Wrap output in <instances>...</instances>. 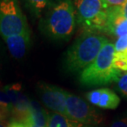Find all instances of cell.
<instances>
[{"instance_id": "1", "label": "cell", "mask_w": 127, "mask_h": 127, "mask_svg": "<svg viewBox=\"0 0 127 127\" xmlns=\"http://www.w3.org/2000/svg\"><path fill=\"white\" fill-rule=\"evenodd\" d=\"M77 25L73 0H53L40 20V30L55 40L71 38Z\"/></svg>"}, {"instance_id": "2", "label": "cell", "mask_w": 127, "mask_h": 127, "mask_svg": "<svg viewBox=\"0 0 127 127\" xmlns=\"http://www.w3.org/2000/svg\"><path fill=\"white\" fill-rule=\"evenodd\" d=\"M107 42L108 39L103 35L84 31L66 52L64 60L65 69L70 72L82 71L95 60Z\"/></svg>"}, {"instance_id": "3", "label": "cell", "mask_w": 127, "mask_h": 127, "mask_svg": "<svg viewBox=\"0 0 127 127\" xmlns=\"http://www.w3.org/2000/svg\"><path fill=\"white\" fill-rule=\"evenodd\" d=\"M114 44L106 43L93 63L80 72L79 81L86 86L105 85L117 82L121 71L113 66Z\"/></svg>"}, {"instance_id": "4", "label": "cell", "mask_w": 127, "mask_h": 127, "mask_svg": "<svg viewBox=\"0 0 127 127\" xmlns=\"http://www.w3.org/2000/svg\"><path fill=\"white\" fill-rule=\"evenodd\" d=\"M77 23L88 32H105L107 7L102 0H74Z\"/></svg>"}, {"instance_id": "5", "label": "cell", "mask_w": 127, "mask_h": 127, "mask_svg": "<svg viewBox=\"0 0 127 127\" xmlns=\"http://www.w3.org/2000/svg\"><path fill=\"white\" fill-rule=\"evenodd\" d=\"M31 31L18 0H0V35L2 39Z\"/></svg>"}, {"instance_id": "6", "label": "cell", "mask_w": 127, "mask_h": 127, "mask_svg": "<svg viewBox=\"0 0 127 127\" xmlns=\"http://www.w3.org/2000/svg\"><path fill=\"white\" fill-rule=\"evenodd\" d=\"M66 117L84 125L92 126L99 124L102 120L101 113L83 98L68 92L66 99Z\"/></svg>"}, {"instance_id": "7", "label": "cell", "mask_w": 127, "mask_h": 127, "mask_svg": "<svg viewBox=\"0 0 127 127\" xmlns=\"http://www.w3.org/2000/svg\"><path fill=\"white\" fill-rule=\"evenodd\" d=\"M11 104V115L16 119L14 121H25L28 117L31 100L23 93L20 83L11 84L3 88Z\"/></svg>"}, {"instance_id": "8", "label": "cell", "mask_w": 127, "mask_h": 127, "mask_svg": "<svg viewBox=\"0 0 127 127\" xmlns=\"http://www.w3.org/2000/svg\"><path fill=\"white\" fill-rule=\"evenodd\" d=\"M39 89L40 99L45 106L56 113L65 116L68 92L58 86L45 83L40 84Z\"/></svg>"}, {"instance_id": "9", "label": "cell", "mask_w": 127, "mask_h": 127, "mask_svg": "<svg viewBox=\"0 0 127 127\" xmlns=\"http://www.w3.org/2000/svg\"><path fill=\"white\" fill-rule=\"evenodd\" d=\"M86 97L92 105L102 109H117L121 102L117 94L108 88H100L91 90L86 94Z\"/></svg>"}, {"instance_id": "10", "label": "cell", "mask_w": 127, "mask_h": 127, "mask_svg": "<svg viewBox=\"0 0 127 127\" xmlns=\"http://www.w3.org/2000/svg\"><path fill=\"white\" fill-rule=\"evenodd\" d=\"M10 54L16 59H21L26 54L31 44V31L22 34L11 35L3 39Z\"/></svg>"}, {"instance_id": "11", "label": "cell", "mask_w": 127, "mask_h": 127, "mask_svg": "<svg viewBox=\"0 0 127 127\" xmlns=\"http://www.w3.org/2000/svg\"><path fill=\"white\" fill-rule=\"evenodd\" d=\"M105 32L117 37L127 36V18L121 13L120 7L107 8Z\"/></svg>"}, {"instance_id": "12", "label": "cell", "mask_w": 127, "mask_h": 127, "mask_svg": "<svg viewBox=\"0 0 127 127\" xmlns=\"http://www.w3.org/2000/svg\"><path fill=\"white\" fill-rule=\"evenodd\" d=\"M46 127H93L92 126L84 125L76 121L71 120L66 116L56 112L50 113L48 115Z\"/></svg>"}, {"instance_id": "13", "label": "cell", "mask_w": 127, "mask_h": 127, "mask_svg": "<svg viewBox=\"0 0 127 127\" xmlns=\"http://www.w3.org/2000/svg\"><path fill=\"white\" fill-rule=\"evenodd\" d=\"M48 115L49 114L45 112V109H43V107L40 106L38 102L31 101L29 114L26 120H28L41 127H46Z\"/></svg>"}, {"instance_id": "14", "label": "cell", "mask_w": 127, "mask_h": 127, "mask_svg": "<svg viewBox=\"0 0 127 127\" xmlns=\"http://www.w3.org/2000/svg\"><path fill=\"white\" fill-rule=\"evenodd\" d=\"M22 1L32 17L37 18L42 17L53 0H22Z\"/></svg>"}, {"instance_id": "15", "label": "cell", "mask_w": 127, "mask_h": 127, "mask_svg": "<svg viewBox=\"0 0 127 127\" xmlns=\"http://www.w3.org/2000/svg\"><path fill=\"white\" fill-rule=\"evenodd\" d=\"M11 114V104L3 88L0 89V121H5Z\"/></svg>"}, {"instance_id": "16", "label": "cell", "mask_w": 127, "mask_h": 127, "mask_svg": "<svg viewBox=\"0 0 127 127\" xmlns=\"http://www.w3.org/2000/svg\"><path fill=\"white\" fill-rule=\"evenodd\" d=\"M113 66L120 71H127V51L116 53L113 58Z\"/></svg>"}, {"instance_id": "17", "label": "cell", "mask_w": 127, "mask_h": 127, "mask_svg": "<svg viewBox=\"0 0 127 127\" xmlns=\"http://www.w3.org/2000/svg\"><path fill=\"white\" fill-rule=\"evenodd\" d=\"M117 88L123 97L127 98V71L121 75L117 80Z\"/></svg>"}, {"instance_id": "18", "label": "cell", "mask_w": 127, "mask_h": 127, "mask_svg": "<svg viewBox=\"0 0 127 127\" xmlns=\"http://www.w3.org/2000/svg\"><path fill=\"white\" fill-rule=\"evenodd\" d=\"M110 127H127V111L113 119Z\"/></svg>"}, {"instance_id": "19", "label": "cell", "mask_w": 127, "mask_h": 127, "mask_svg": "<svg viewBox=\"0 0 127 127\" xmlns=\"http://www.w3.org/2000/svg\"><path fill=\"white\" fill-rule=\"evenodd\" d=\"M114 48L116 53L127 51V36L118 37V39L114 44Z\"/></svg>"}, {"instance_id": "20", "label": "cell", "mask_w": 127, "mask_h": 127, "mask_svg": "<svg viewBox=\"0 0 127 127\" xmlns=\"http://www.w3.org/2000/svg\"><path fill=\"white\" fill-rule=\"evenodd\" d=\"M8 127H41L36 124H35L28 120L21 121H12L11 122Z\"/></svg>"}, {"instance_id": "21", "label": "cell", "mask_w": 127, "mask_h": 127, "mask_svg": "<svg viewBox=\"0 0 127 127\" xmlns=\"http://www.w3.org/2000/svg\"><path fill=\"white\" fill-rule=\"evenodd\" d=\"M126 0H103L107 8L109 7H119L125 2Z\"/></svg>"}, {"instance_id": "22", "label": "cell", "mask_w": 127, "mask_h": 127, "mask_svg": "<svg viewBox=\"0 0 127 127\" xmlns=\"http://www.w3.org/2000/svg\"><path fill=\"white\" fill-rule=\"evenodd\" d=\"M120 10L124 17H126L127 18V0H126L125 2L120 7Z\"/></svg>"}, {"instance_id": "23", "label": "cell", "mask_w": 127, "mask_h": 127, "mask_svg": "<svg viewBox=\"0 0 127 127\" xmlns=\"http://www.w3.org/2000/svg\"><path fill=\"white\" fill-rule=\"evenodd\" d=\"M0 127H8V126L5 123V121H0Z\"/></svg>"}, {"instance_id": "24", "label": "cell", "mask_w": 127, "mask_h": 127, "mask_svg": "<svg viewBox=\"0 0 127 127\" xmlns=\"http://www.w3.org/2000/svg\"><path fill=\"white\" fill-rule=\"evenodd\" d=\"M0 76H1V53H0Z\"/></svg>"}, {"instance_id": "25", "label": "cell", "mask_w": 127, "mask_h": 127, "mask_svg": "<svg viewBox=\"0 0 127 127\" xmlns=\"http://www.w3.org/2000/svg\"><path fill=\"white\" fill-rule=\"evenodd\" d=\"M102 1H103V0H102Z\"/></svg>"}]
</instances>
